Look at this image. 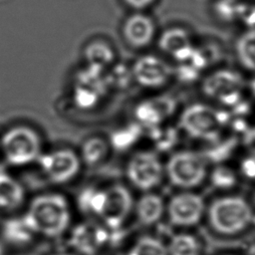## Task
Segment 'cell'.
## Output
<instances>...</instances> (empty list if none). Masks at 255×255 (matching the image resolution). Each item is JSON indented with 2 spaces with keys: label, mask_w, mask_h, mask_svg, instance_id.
<instances>
[{
  "label": "cell",
  "mask_w": 255,
  "mask_h": 255,
  "mask_svg": "<svg viewBox=\"0 0 255 255\" xmlns=\"http://www.w3.org/2000/svg\"><path fill=\"white\" fill-rule=\"evenodd\" d=\"M124 1L128 6L135 10H141L151 5L154 0H124Z\"/></svg>",
  "instance_id": "f1b7e54d"
},
{
  "label": "cell",
  "mask_w": 255,
  "mask_h": 255,
  "mask_svg": "<svg viewBox=\"0 0 255 255\" xmlns=\"http://www.w3.org/2000/svg\"><path fill=\"white\" fill-rule=\"evenodd\" d=\"M1 162H2V156H1V151H0V164H1Z\"/></svg>",
  "instance_id": "4dcf8cb0"
},
{
  "label": "cell",
  "mask_w": 255,
  "mask_h": 255,
  "mask_svg": "<svg viewBox=\"0 0 255 255\" xmlns=\"http://www.w3.org/2000/svg\"><path fill=\"white\" fill-rule=\"evenodd\" d=\"M244 88L243 78L234 71L220 70L209 75L203 83V93L224 105L238 102Z\"/></svg>",
  "instance_id": "30bf717a"
},
{
  "label": "cell",
  "mask_w": 255,
  "mask_h": 255,
  "mask_svg": "<svg viewBox=\"0 0 255 255\" xmlns=\"http://www.w3.org/2000/svg\"><path fill=\"white\" fill-rule=\"evenodd\" d=\"M134 201L130 191L122 184H114L105 189V199L99 219L112 231L123 227L133 211Z\"/></svg>",
  "instance_id": "9c48e42d"
},
{
  "label": "cell",
  "mask_w": 255,
  "mask_h": 255,
  "mask_svg": "<svg viewBox=\"0 0 255 255\" xmlns=\"http://www.w3.org/2000/svg\"><path fill=\"white\" fill-rule=\"evenodd\" d=\"M111 232L113 231L102 223L84 222L74 227L70 243L80 254L96 255L109 243Z\"/></svg>",
  "instance_id": "8fae6325"
},
{
  "label": "cell",
  "mask_w": 255,
  "mask_h": 255,
  "mask_svg": "<svg viewBox=\"0 0 255 255\" xmlns=\"http://www.w3.org/2000/svg\"><path fill=\"white\" fill-rule=\"evenodd\" d=\"M2 234L8 242L15 245L28 244L37 235L25 214L5 220L2 226Z\"/></svg>",
  "instance_id": "ac0fdd59"
},
{
  "label": "cell",
  "mask_w": 255,
  "mask_h": 255,
  "mask_svg": "<svg viewBox=\"0 0 255 255\" xmlns=\"http://www.w3.org/2000/svg\"><path fill=\"white\" fill-rule=\"evenodd\" d=\"M52 255H76L74 253H69V252H60V253H55Z\"/></svg>",
  "instance_id": "f546056e"
},
{
  "label": "cell",
  "mask_w": 255,
  "mask_h": 255,
  "mask_svg": "<svg viewBox=\"0 0 255 255\" xmlns=\"http://www.w3.org/2000/svg\"><path fill=\"white\" fill-rule=\"evenodd\" d=\"M165 243L168 255H201L202 252L198 237L187 231L173 234Z\"/></svg>",
  "instance_id": "d6986e66"
},
{
  "label": "cell",
  "mask_w": 255,
  "mask_h": 255,
  "mask_svg": "<svg viewBox=\"0 0 255 255\" xmlns=\"http://www.w3.org/2000/svg\"><path fill=\"white\" fill-rule=\"evenodd\" d=\"M242 173L250 179H255V152L248 154L241 163Z\"/></svg>",
  "instance_id": "83f0119b"
},
{
  "label": "cell",
  "mask_w": 255,
  "mask_h": 255,
  "mask_svg": "<svg viewBox=\"0 0 255 255\" xmlns=\"http://www.w3.org/2000/svg\"><path fill=\"white\" fill-rule=\"evenodd\" d=\"M182 129L192 137L213 140L222 128V114L209 106L196 104L188 107L180 118Z\"/></svg>",
  "instance_id": "8992f818"
},
{
  "label": "cell",
  "mask_w": 255,
  "mask_h": 255,
  "mask_svg": "<svg viewBox=\"0 0 255 255\" xmlns=\"http://www.w3.org/2000/svg\"><path fill=\"white\" fill-rule=\"evenodd\" d=\"M162 175V163L157 154L150 150L137 151L128 161V179L139 190H151L160 183Z\"/></svg>",
  "instance_id": "ba28073f"
},
{
  "label": "cell",
  "mask_w": 255,
  "mask_h": 255,
  "mask_svg": "<svg viewBox=\"0 0 255 255\" xmlns=\"http://www.w3.org/2000/svg\"><path fill=\"white\" fill-rule=\"evenodd\" d=\"M140 128L137 124L128 126L116 130L111 136V143L117 149H126L132 145L138 138Z\"/></svg>",
  "instance_id": "d4e9b609"
},
{
  "label": "cell",
  "mask_w": 255,
  "mask_h": 255,
  "mask_svg": "<svg viewBox=\"0 0 255 255\" xmlns=\"http://www.w3.org/2000/svg\"><path fill=\"white\" fill-rule=\"evenodd\" d=\"M44 150L43 136L31 125L14 124L0 134L2 161L10 166L23 167L36 163Z\"/></svg>",
  "instance_id": "7a4b0ae2"
},
{
  "label": "cell",
  "mask_w": 255,
  "mask_h": 255,
  "mask_svg": "<svg viewBox=\"0 0 255 255\" xmlns=\"http://www.w3.org/2000/svg\"><path fill=\"white\" fill-rule=\"evenodd\" d=\"M110 144L100 136L86 138L78 151L82 163L94 166L101 163L108 155Z\"/></svg>",
  "instance_id": "ffe728a7"
},
{
  "label": "cell",
  "mask_w": 255,
  "mask_h": 255,
  "mask_svg": "<svg viewBox=\"0 0 255 255\" xmlns=\"http://www.w3.org/2000/svg\"><path fill=\"white\" fill-rule=\"evenodd\" d=\"M0 253H1V249H0Z\"/></svg>",
  "instance_id": "836d02e7"
},
{
  "label": "cell",
  "mask_w": 255,
  "mask_h": 255,
  "mask_svg": "<svg viewBox=\"0 0 255 255\" xmlns=\"http://www.w3.org/2000/svg\"><path fill=\"white\" fill-rule=\"evenodd\" d=\"M242 3L236 0H221L217 4V11L223 17L228 20H233L239 17Z\"/></svg>",
  "instance_id": "4316f807"
},
{
  "label": "cell",
  "mask_w": 255,
  "mask_h": 255,
  "mask_svg": "<svg viewBox=\"0 0 255 255\" xmlns=\"http://www.w3.org/2000/svg\"><path fill=\"white\" fill-rule=\"evenodd\" d=\"M205 214L211 229L222 236L238 235L253 221L252 206L238 195L216 198L206 207Z\"/></svg>",
  "instance_id": "3957f363"
},
{
  "label": "cell",
  "mask_w": 255,
  "mask_h": 255,
  "mask_svg": "<svg viewBox=\"0 0 255 255\" xmlns=\"http://www.w3.org/2000/svg\"><path fill=\"white\" fill-rule=\"evenodd\" d=\"M25 200V189L19 179L0 167V209L12 211Z\"/></svg>",
  "instance_id": "e0dca14e"
},
{
  "label": "cell",
  "mask_w": 255,
  "mask_h": 255,
  "mask_svg": "<svg viewBox=\"0 0 255 255\" xmlns=\"http://www.w3.org/2000/svg\"><path fill=\"white\" fill-rule=\"evenodd\" d=\"M36 163L46 180L56 185L73 181L83 165L78 151L69 146L45 149Z\"/></svg>",
  "instance_id": "277c9868"
},
{
  "label": "cell",
  "mask_w": 255,
  "mask_h": 255,
  "mask_svg": "<svg viewBox=\"0 0 255 255\" xmlns=\"http://www.w3.org/2000/svg\"><path fill=\"white\" fill-rule=\"evenodd\" d=\"M237 181L235 172L227 166H218L211 173V182L219 189L232 188Z\"/></svg>",
  "instance_id": "484cf974"
},
{
  "label": "cell",
  "mask_w": 255,
  "mask_h": 255,
  "mask_svg": "<svg viewBox=\"0 0 255 255\" xmlns=\"http://www.w3.org/2000/svg\"><path fill=\"white\" fill-rule=\"evenodd\" d=\"M206 212L204 199L197 193L182 191L165 203V214L171 225L188 229L197 225Z\"/></svg>",
  "instance_id": "52a82bcc"
},
{
  "label": "cell",
  "mask_w": 255,
  "mask_h": 255,
  "mask_svg": "<svg viewBox=\"0 0 255 255\" xmlns=\"http://www.w3.org/2000/svg\"><path fill=\"white\" fill-rule=\"evenodd\" d=\"M236 54L245 69L255 72V29L245 32L238 38Z\"/></svg>",
  "instance_id": "603a6c76"
},
{
  "label": "cell",
  "mask_w": 255,
  "mask_h": 255,
  "mask_svg": "<svg viewBox=\"0 0 255 255\" xmlns=\"http://www.w3.org/2000/svg\"><path fill=\"white\" fill-rule=\"evenodd\" d=\"M37 234L58 237L71 221V206L64 194L44 192L33 197L25 213Z\"/></svg>",
  "instance_id": "6da1fadb"
},
{
  "label": "cell",
  "mask_w": 255,
  "mask_h": 255,
  "mask_svg": "<svg viewBox=\"0 0 255 255\" xmlns=\"http://www.w3.org/2000/svg\"><path fill=\"white\" fill-rule=\"evenodd\" d=\"M175 108L173 99L157 97L141 102L135 109V118L138 125L147 128H155L171 116Z\"/></svg>",
  "instance_id": "4fadbf2b"
},
{
  "label": "cell",
  "mask_w": 255,
  "mask_h": 255,
  "mask_svg": "<svg viewBox=\"0 0 255 255\" xmlns=\"http://www.w3.org/2000/svg\"><path fill=\"white\" fill-rule=\"evenodd\" d=\"M159 48L179 62L188 61L194 51L188 32L179 27L165 30L158 41Z\"/></svg>",
  "instance_id": "9a60e30c"
},
{
  "label": "cell",
  "mask_w": 255,
  "mask_h": 255,
  "mask_svg": "<svg viewBox=\"0 0 255 255\" xmlns=\"http://www.w3.org/2000/svg\"><path fill=\"white\" fill-rule=\"evenodd\" d=\"M225 255H232V254H225Z\"/></svg>",
  "instance_id": "d6a6232c"
},
{
  "label": "cell",
  "mask_w": 255,
  "mask_h": 255,
  "mask_svg": "<svg viewBox=\"0 0 255 255\" xmlns=\"http://www.w3.org/2000/svg\"><path fill=\"white\" fill-rule=\"evenodd\" d=\"M126 255H168L166 243L153 235H141L128 247Z\"/></svg>",
  "instance_id": "7402d4cb"
},
{
  "label": "cell",
  "mask_w": 255,
  "mask_h": 255,
  "mask_svg": "<svg viewBox=\"0 0 255 255\" xmlns=\"http://www.w3.org/2000/svg\"><path fill=\"white\" fill-rule=\"evenodd\" d=\"M169 181L182 189H191L202 183L206 176V161L202 155L191 150L172 154L165 166Z\"/></svg>",
  "instance_id": "5b68a950"
},
{
  "label": "cell",
  "mask_w": 255,
  "mask_h": 255,
  "mask_svg": "<svg viewBox=\"0 0 255 255\" xmlns=\"http://www.w3.org/2000/svg\"><path fill=\"white\" fill-rule=\"evenodd\" d=\"M133 212L142 225L151 226L165 213V202L160 195L146 191L134 203Z\"/></svg>",
  "instance_id": "2e32d148"
},
{
  "label": "cell",
  "mask_w": 255,
  "mask_h": 255,
  "mask_svg": "<svg viewBox=\"0 0 255 255\" xmlns=\"http://www.w3.org/2000/svg\"><path fill=\"white\" fill-rule=\"evenodd\" d=\"M254 203H255V192H254Z\"/></svg>",
  "instance_id": "1f68e13d"
},
{
  "label": "cell",
  "mask_w": 255,
  "mask_h": 255,
  "mask_svg": "<svg viewBox=\"0 0 255 255\" xmlns=\"http://www.w3.org/2000/svg\"><path fill=\"white\" fill-rule=\"evenodd\" d=\"M105 199V189L97 187L86 188L79 196V205L84 213L99 218Z\"/></svg>",
  "instance_id": "cb8c5ba5"
},
{
  "label": "cell",
  "mask_w": 255,
  "mask_h": 255,
  "mask_svg": "<svg viewBox=\"0 0 255 255\" xmlns=\"http://www.w3.org/2000/svg\"><path fill=\"white\" fill-rule=\"evenodd\" d=\"M171 74V67L162 59L152 55L140 57L132 68L135 81L146 88H158L164 85Z\"/></svg>",
  "instance_id": "7c38bea8"
},
{
  "label": "cell",
  "mask_w": 255,
  "mask_h": 255,
  "mask_svg": "<svg viewBox=\"0 0 255 255\" xmlns=\"http://www.w3.org/2000/svg\"><path fill=\"white\" fill-rule=\"evenodd\" d=\"M112 47L102 40H94L88 43L84 49V57L88 67L103 70L114 60Z\"/></svg>",
  "instance_id": "44dd1931"
},
{
  "label": "cell",
  "mask_w": 255,
  "mask_h": 255,
  "mask_svg": "<svg viewBox=\"0 0 255 255\" xmlns=\"http://www.w3.org/2000/svg\"><path fill=\"white\" fill-rule=\"evenodd\" d=\"M155 26L151 18L141 13H134L126 19L123 26V35L128 45L134 48H143L153 39Z\"/></svg>",
  "instance_id": "5bb4252c"
}]
</instances>
